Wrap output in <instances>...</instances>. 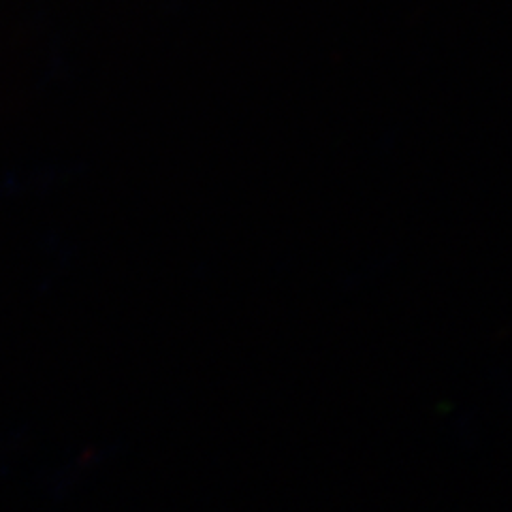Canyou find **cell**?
I'll list each match as a JSON object with an SVG mask.
<instances>
[]
</instances>
